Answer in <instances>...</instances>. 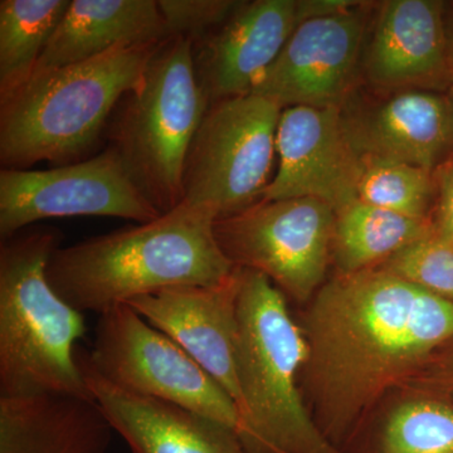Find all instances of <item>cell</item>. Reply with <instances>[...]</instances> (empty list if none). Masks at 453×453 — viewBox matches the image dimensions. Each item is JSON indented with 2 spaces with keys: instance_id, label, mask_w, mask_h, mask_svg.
Returning <instances> with one entry per match:
<instances>
[{
  "instance_id": "17",
  "label": "cell",
  "mask_w": 453,
  "mask_h": 453,
  "mask_svg": "<svg viewBox=\"0 0 453 453\" xmlns=\"http://www.w3.org/2000/svg\"><path fill=\"white\" fill-rule=\"evenodd\" d=\"M369 81L383 89L426 88L453 77L445 3L389 0L381 4L365 57Z\"/></svg>"
},
{
  "instance_id": "19",
  "label": "cell",
  "mask_w": 453,
  "mask_h": 453,
  "mask_svg": "<svg viewBox=\"0 0 453 453\" xmlns=\"http://www.w3.org/2000/svg\"><path fill=\"white\" fill-rule=\"evenodd\" d=\"M165 38L155 0H71L33 73L88 61L124 44Z\"/></svg>"
},
{
  "instance_id": "20",
  "label": "cell",
  "mask_w": 453,
  "mask_h": 453,
  "mask_svg": "<svg viewBox=\"0 0 453 453\" xmlns=\"http://www.w3.org/2000/svg\"><path fill=\"white\" fill-rule=\"evenodd\" d=\"M434 232L428 219H411L356 199L335 211L332 252L339 275L378 267Z\"/></svg>"
},
{
  "instance_id": "25",
  "label": "cell",
  "mask_w": 453,
  "mask_h": 453,
  "mask_svg": "<svg viewBox=\"0 0 453 453\" xmlns=\"http://www.w3.org/2000/svg\"><path fill=\"white\" fill-rule=\"evenodd\" d=\"M241 2L231 0H157L168 37L199 40L226 22Z\"/></svg>"
},
{
  "instance_id": "15",
  "label": "cell",
  "mask_w": 453,
  "mask_h": 453,
  "mask_svg": "<svg viewBox=\"0 0 453 453\" xmlns=\"http://www.w3.org/2000/svg\"><path fill=\"white\" fill-rule=\"evenodd\" d=\"M83 380L130 453H249L234 429L178 405L133 395L101 377L77 347Z\"/></svg>"
},
{
  "instance_id": "26",
  "label": "cell",
  "mask_w": 453,
  "mask_h": 453,
  "mask_svg": "<svg viewBox=\"0 0 453 453\" xmlns=\"http://www.w3.org/2000/svg\"><path fill=\"white\" fill-rule=\"evenodd\" d=\"M440 203L434 234L453 244V163L447 166L440 177Z\"/></svg>"
},
{
  "instance_id": "4",
  "label": "cell",
  "mask_w": 453,
  "mask_h": 453,
  "mask_svg": "<svg viewBox=\"0 0 453 453\" xmlns=\"http://www.w3.org/2000/svg\"><path fill=\"white\" fill-rule=\"evenodd\" d=\"M240 270V440L249 453H342L321 434L303 401L300 377L308 344L285 295L264 273Z\"/></svg>"
},
{
  "instance_id": "13",
  "label": "cell",
  "mask_w": 453,
  "mask_h": 453,
  "mask_svg": "<svg viewBox=\"0 0 453 453\" xmlns=\"http://www.w3.org/2000/svg\"><path fill=\"white\" fill-rule=\"evenodd\" d=\"M276 151L279 169L261 202L311 198L336 211L357 199L362 157L349 142L342 107L283 109Z\"/></svg>"
},
{
  "instance_id": "16",
  "label": "cell",
  "mask_w": 453,
  "mask_h": 453,
  "mask_svg": "<svg viewBox=\"0 0 453 453\" xmlns=\"http://www.w3.org/2000/svg\"><path fill=\"white\" fill-rule=\"evenodd\" d=\"M345 134L360 157H380L429 172L453 162V105L429 91L405 89L371 106L344 112Z\"/></svg>"
},
{
  "instance_id": "10",
  "label": "cell",
  "mask_w": 453,
  "mask_h": 453,
  "mask_svg": "<svg viewBox=\"0 0 453 453\" xmlns=\"http://www.w3.org/2000/svg\"><path fill=\"white\" fill-rule=\"evenodd\" d=\"M79 216L146 223L162 213L109 148L56 168L0 170V240H9L38 220Z\"/></svg>"
},
{
  "instance_id": "29",
  "label": "cell",
  "mask_w": 453,
  "mask_h": 453,
  "mask_svg": "<svg viewBox=\"0 0 453 453\" xmlns=\"http://www.w3.org/2000/svg\"><path fill=\"white\" fill-rule=\"evenodd\" d=\"M453 163V162H452Z\"/></svg>"
},
{
  "instance_id": "3",
  "label": "cell",
  "mask_w": 453,
  "mask_h": 453,
  "mask_svg": "<svg viewBox=\"0 0 453 453\" xmlns=\"http://www.w3.org/2000/svg\"><path fill=\"white\" fill-rule=\"evenodd\" d=\"M160 42L124 44L88 61L33 73L0 97L2 169L88 159L121 98L142 81Z\"/></svg>"
},
{
  "instance_id": "24",
  "label": "cell",
  "mask_w": 453,
  "mask_h": 453,
  "mask_svg": "<svg viewBox=\"0 0 453 453\" xmlns=\"http://www.w3.org/2000/svg\"><path fill=\"white\" fill-rule=\"evenodd\" d=\"M380 267L453 303V244L434 232L408 244Z\"/></svg>"
},
{
  "instance_id": "5",
  "label": "cell",
  "mask_w": 453,
  "mask_h": 453,
  "mask_svg": "<svg viewBox=\"0 0 453 453\" xmlns=\"http://www.w3.org/2000/svg\"><path fill=\"white\" fill-rule=\"evenodd\" d=\"M56 229L29 228L0 246V395L61 393L94 398L77 365L83 312L53 290L46 270Z\"/></svg>"
},
{
  "instance_id": "1",
  "label": "cell",
  "mask_w": 453,
  "mask_h": 453,
  "mask_svg": "<svg viewBox=\"0 0 453 453\" xmlns=\"http://www.w3.org/2000/svg\"><path fill=\"white\" fill-rule=\"evenodd\" d=\"M301 329L303 401L309 395L316 426L342 452L381 396L451 342L453 303L369 268L321 286Z\"/></svg>"
},
{
  "instance_id": "18",
  "label": "cell",
  "mask_w": 453,
  "mask_h": 453,
  "mask_svg": "<svg viewBox=\"0 0 453 453\" xmlns=\"http://www.w3.org/2000/svg\"><path fill=\"white\" fill-rule=\"evenodd\" d=\"M112 432L95 398L0 395V453H106Z\"/></svg>"
},
{
  "instance_id": "2",
  "label": "cell",
  "mask_w": 453,
  "mask_h": 453,
  "mask_svg": "<svg viewBox=\"0 0 453 453\" xmlns=\"http://www.w3.org/2000/svg\"><path fill=\"white\" fill-rule=\"evenodd\" d=\"M217 217L180 203L150 222L57 247L46 275L79 311L104 314L145 295L226 281L235 266L214 234Z\"/></svg>"
},
{
  "instance_id": "6",
  "label": "cell",
  "mask_w": 453,
  "mask_h": 453,
  "mask_svg": "<svg viewBox=\"0 0 453 453\" xmlns=\"http://www.w3.org/2000/svg\"><path fill=\"white\" fill-rule=\"evenodd\" d=\"M208 106L193 67L192 40L173 35L160 42L142 81L107 124L106 148L162 214L183 202L184 163Z\"/></svg>"
},
{
  "instance_id": "11",
  "label": "cell",
  "mask_w": 453,
  "mask_h": 453,
  "mask_svg": "<svg viewBox=\"0 0 453 453\" xmlns=\"http://www.w3.org/2000/svg\"><path fill=\"white\" fill-rule=\"evenodd\" d=\"M357 4L348 0L241 2L226 22L192 41L193 67L208 105L252 94L301 23Z\"/></svg>"
},
{
  "instance_id": "8",
  "label": "cell",
  "mask_w": 453,
  "mask_h": 453,
  "mask_svg": "<svg viewBox=\"0 0 453 453\" xmlns=\"http://www.w3.org/2000/svg\"><path fill=\"white\" fill-rule=\"evenodd\" d=\"M88 359L122 390L202 414L240 437L237 404L210 372L127 305L100 315Z\"/></svg>"
},
{
  "instance_id": "9",
  "label": "cell",
  "mask_w": 453,
  "mask_h": 453,
  "mask_svg": "<svg viewBox=\"0 0 453 453\" xmlns=\"http://www.w3.org/2000/svg\"><path fill=\"white\" fill-rule=\"evenodd\" d=\"M335 211L311 198L258 202L214 223L235 267L258 271L297 303L320 290L333 249Z\"/></svg>"
},
{
  "instance_id": "21",
  "label": "cell",
  "mask_w": 453,
  "mask_h": 453,
  "mask_svg": "<svg viewBox=\"0 0 453 453\" xmlns=\"http://www.w3.org/2000/svg\"><path fill=\"white\" fill-rule=\"evenodd\" d=\"M71 0L0 2V97L31 79Z\"/></svg>"
},
{
  "instance_id": "14",
  "label": "cell",
  "mask_w": 453,
  "mask_h": 453,
  "mask_svg": "<svg viewBox=\"0 0 453 453\" xmlns=\"http://www.w3.org/2000/svg\"><path fill=\"white\" fill-rule=\"evenodd\" d=\"M241 270L211 286H179L130 300L149 324L169 336L210 372L237 404L235 351Z\"/></svg>"
},
{
  "instance_id": "27",
  "label": "cell",
  "mask_w": 453,
  "mask_h": 453,
  "mask_svg": "<svg viewBox=\"0 0 453 453\" xmlns=\"http://www.w3.org/2000/svg\"><path fill=\"white\" fill-rule=\"evenodd\" d=\"M446 26H447V35H449V50H451V58L453 65V3L451 5V11L447 13L446 12Z\"/></svg>"
},
{
  "instance_id": "23",
  "label": "cell",
  "mask_w": 453,
  "mask_h": 453,
  "mask_svg": "<svg viewBox=\"0 0 453 453\" xmlns=\"http://www.w3.org/2000/svg\"><path fill=\"white\" fill-rule=\"evenodd\" d=\"M432 172L380 157H362L357 199L411 219H427Z\"/></svg>"
},
{
  "instance_id": "12",
  "label": "cell",
  "mask_w": 453,
  "mask_h": 453,
  "mask_svg": "<svg viewBox=\"0 0 453 453\" xmlns=\"http://www.w3.org/2000/svg\"><path fill=\"white\" fill-rule=\"evenodd\" d=\"M357 7L301 23L252 94L282 109L342 107L365 40V17Z\"/></svg>"
},
{
  "instance_id": "22",
  "label": "cell",
  "mask_w": 453,
  "mask_h": 453,
  "mask_svg": "<svg viewBox=\"0 0 453 453\" xmlns=\"http://www.w3.org/2000/svg\"><path fill=\"white\" fill-rule=\"evenodd\" d=\"M359 453H453V407L414 399L389 414L372 449Z\"/></svg>"
},
{
  "instance_id": "7",
  "label": "cell",
  "mask_w": 453,
  "mask_h": 453,
  "mask_svg": "<svg viewBox=\"0 0 453 453\" xmlns=\"http://www.w3.org/2000/svg\"><path fill=\"white\" fill-rule=\"evenodd\" d=\"M282 110L253 94L211 104L188 150L181 203L219 219L261 202Z\"/></svg>"
},
{
  "instance_id": "28",
  "label": "cell",
  "mask_w": 453,
  "mask_h": 453,
  "mask_svg": "<svg viewBox=\"0 0 453 453\" xmlns=\"http://www.w3.org/2000/svg\"><path fill=\"white\" fill-rule=\"evenodd\" d=\"M449 372H451V375H452V378H453V357H452V359H451V365H449Z\"/></svg>"
}]
</instances>
